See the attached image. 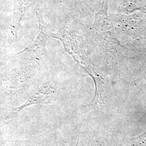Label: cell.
<instances>
[{"label": "cell", "instance_id": "cell-1", "mask_svg": "<svg viewBox=\"0 0 146 146\" xmlns=\"http://www.w3.org/2000/svg\"><path fill=\"white\" fill-rule=\"evenodd\" d=\"M42 14V12L36 11V16L39 23V32L36 37L23 51L17 54L27 56L33 54L43 53L46 51V42L49 38L52 37L53 33L48 29L47 23L43 21Z\"/></svg>", "mask_w": 146, "mask_h": 146}, {"label": "cell", "instance_id": "cell-2", "mask_svg": "<svg viewBox=\"0 0 146 146\" xmlns=\"http://www.w3.org/2000/svg\"><path fill=\"white\" fill-rule=\"evenodd\" d=\"M32 1V0H14L11 29L13 38L17 41V33L21 27V20L26 11L31 7Z\"/></svg>", "mask_w": 146, "mask_h": 146}, {"label": "cell", "instance_id": "cell-3", "mask_svg": "<svg viewBox=\"0 0 146 146\" xmlns=\"http://www.w3.org/2000/svg\"><path fill=\"white\" fill-rule=\"evenodd\" d=\"M109 0H104L102 8L101 11L99 13H95V21L94 23V26L97 27L101 26L107 19V11L108 7Z\"/></svg>", "mask_w": 146, "mask_h": 146}]
</instances>
